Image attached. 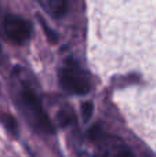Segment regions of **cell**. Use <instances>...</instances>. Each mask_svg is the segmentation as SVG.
<instances>
[{
    "instance_id": "obj_1",
    "label": "cell",
    "mask_w": 156,
    "mask_h": 157,
    "mask_svg": "<svg viewBox=\"0 0 156 157\" xmlns=\"http://www.w3.org/2000/svg\"><path fill=\"white\" fill-rule=\"evenodd\" d=\"M15 105L26 123L39 134H54L55 127L43 109L39 97L28 86H22L15 95Z\"/></svg>"
},
{
    "instance_id": "obj_2",
    "label": "cell",
    "mask_w": 156,
    "mask_h": 157,
    "mask_svg": "<svg viewBox=\"0 0 156 157\" xmlns=\"http://www.w3.org/2000/svg\"><path fill=\"white\" fill-rule=\"evenodd\" d=\"M60 84L69 94L84 95L91 90L90 75L73 59H66L60 69Z\"/></svg>"
},
{
    "instance_id": "obj_3",
    "label": "cell",
    "mask_w": 156,
    "mask_h": 157,
    "mask_svg": "<svg viewBox=\"0 0 156 157\" xmlns=\"http://www.w3.org/2000/svg\"><path fill=\"white\" fill-rule=\"evenodd\" d=\"M4 32L8 40L15 44H25L30 39L32 26L28 19L22 18L15 14H7L4 18Z\"/></svg>"
},
{
    "instance_id": "obj_4",
    "label": "cell",
    "mask_w": 156,
    "mask_h": 157,
    "mask_svg": "<svg viewBox=\"0 0 156 157\" xmlns=\"http://www.w3.org/2000/svg\"><path fill=\"white\" fill-rule=\"evenodd\" d=\"M39 4L54 18H61L68 13L69 4L65 0H39Z\"/></svg>"
},
{
    "instance_id": "obj_5",
    "label": "cell",
    "mask_w": 156,
    "mask_h": 157,
    "mask_svg": "<svg viewBox=\"0 0 156 157\" xmlns=\"http://www.w3.org/2000/svg\"><path fill=\"white\" fill-rule=\"evenodd\" d=\"M57 121L61 127H68V125H72L76 123V114L72 110V108L69 106H65L62 108L57 114Z\"/></svg>"
},
{
    "instance_id": "obj_6",
    "label": "cell",
    "mask_w": 156,
    "mask_h": 157,
    "mask_svg": "<svg viewBox=\"0 0 156 157\" xmlns=\"http://www.w3.org/2000/svg\"><path fill=\"white\" fill-rule=\"evenodd\" d=\"M102 156L104 157H134V155L131 153V150L122 144L111 147L109 150L102 153Z\"/></svg>"
},
{
    "instance_id": "obj_7",
    "label": "cell",
    "mask_w": 156,
    "mask_h": 157,
    "mask_svg": "<svg viewBox=\"0 0 156 157\" xmlns=\"http://www.w3.org/2000/svg\"><path fill=\"white\" fill-rule=\"evenodd\" d=\"M0 123L4 125V128L11 135L14 136L18 135V123H17V120L13 116H10L7 113H2L0 114Z\"/></svg>"
},
{
    "instance_id": "obj_8",
    "label": "cell",
    "mask_w": 156,
    "mask_h": 157,
    "mask_svg": "<svg viewBox=\"0 0 156 157\" xmlns=\"http://www.w3.org/2000/svg\"><path fill=\"white\" fill-rule=\"evenodd\" d=\"M93 110H94L93 102H84L82 105V117H83V121L84 123L90 121L91 116H93Z\"/></svg>"
},
{
    "instance_id": "obj_9",
    "label": "cell",
    "mask_w": 156,
    "mask_h": 157,
    "mask_svg": "<svg viewBox=\"0 0 156 157\" xmlns=\"http://www.w3.org/2000/svg\"><path fill=\"white\" fill-rule=\"evenodd\" d=\"M39 21H40V25H41V28H43V30L46 32V36H47V39H49L51 43H55V41L58 40V36H57V33L54 32L53 29H50V26L46 24V21H44L43 18H40L39 17Z\"/></svg>"
},
{
    "instance_id": "obj_10",
    "label": "cell",
    "mask_w": 156,
    "mask_h": 157,
    "mask_svg": "<svg viewBox=\"0 0 156 157\" xmlns=\"http://www.w3.org/2000/svg\"><path fill=\"white\" fill-rule=\"evenodd\" d=\"M94 157H104V156H102V153H99V155H96Z\"/></svg>"
},
{
    "instance_id": "obj_11",
    "label": "cell",
    "mask_w": 156,
    "mask_h": 157,
    "mask_svg": "<svg viewBox=\"0 0 156 157\" xmlns=\"http://www.w3.org/2000/svg\"><path fill=\"white\" fill-rule=\"evenodd\" d=\"M0 50H2V47H0Z\"/></svg>"
}]
</instances>
